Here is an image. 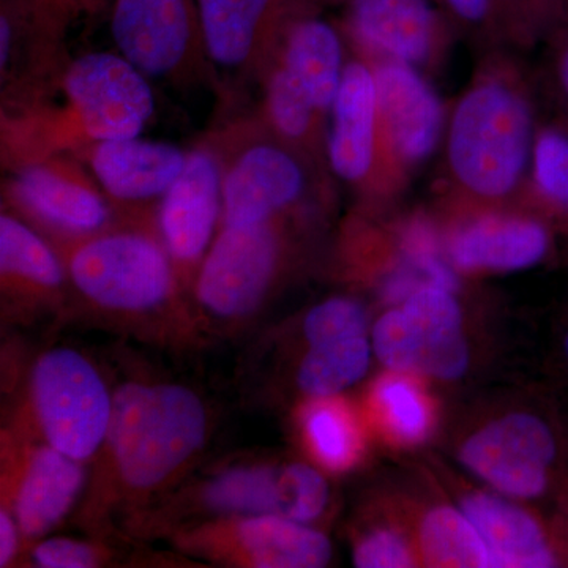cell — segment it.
Here are the masks:
<instances>
[{
  "label": "cell",
  "mask_w": 568,
  "mask_h": 568,
  "mask_svg": "<svg viewBox=\"0 0 568 568\" xmlns=\"http://www.w3.org/2000/svg\"><path fill=\"white\" fill-rule=\"evenodd\" d=\"M463 511L476 526L497 567H555L556 558L540 525L521 508L499 497L467 496Z\"/></svg>",
  "instance_id": "24"
},
{
  "label": "cell",
  "mask_w": 568,
  "mask_h": 568,
  "mask_svg": "<svg viewBox=\"0 0 568 568\" xmlns=\"http://www.w3.org/2000/svg\"><path fill=\"white\" fill-rule=\"evenodd\" d=\"M21 529L9 507L0 510V567H9L20 548Z\"/></svg>",
  "instance_id": "38"
},
{
  "label": "cell",
  "mask_w": 568,
  "mask_h": 568,
  "mask_svg": "<svg viewBox=\"0 0 568 568\" xmlns=\"http://www.w3.org/2000/svg\"><path fill=\"white\" fill-rule=\"evenodd\" d=\"M375 69L377 112L388 173L406 182L444 141L447 112L424 71L390 61H369Z\"/></svg>",
  "instance_id": "12"
},
{
  "label": "cell",
  "mask_w": 568,
  "mask_h": 568,
  "mask_svg": "<svg viewBox=\"0 0 568 568\" xmlns=\"http://www.w3.org/2000/svg\"><path fill=\"white\" fill-rule=\"evenodd\" d=\"M111 36L144 77L182 85L215 80L196 0H114Z\"/></svg>",
  "instance_id": "9"
},
{
  "label": "cell",
  "mask_w": 568,
  "mask_h": 568,
  "mask_svg": "<svg viewBox=\"0 0 568 568\" xmlns=\"http://www.w3.org/2000/svg\"><path fill=\"white\" fill-rule=\"evenodd\" d=\"M325 159L332 173L357 192L395 186L381 138L375 69L364 55L346 63L328 119Z\"/></svg>",
  "instance_id": "16"
},
{
  "label": "cell",
  "mask_w": 568,
  "mask_h": 568,
  "mask_svg": "<svg viewBox=\"0 0 568 568\" xmlns=\"http://www.w3.org/2000/svg\"><path fill=\"white\" fill-rule=\"evenodd\" d=\"M102 2L103 0H26L36 20L61 39L71 22L97 10Z\"/></svg>",
  "instance_id": "36"
},
{
  "label": "cell",
  "mask_w": 568,
  "mask_h": 568,
  "mask_svg": "<svg viewBox=\"0 0 568 568\" xmlns=\"http://www.w3.org/2000/svg\"><path fill=\"white\" fill-rule=\"evenodd\" d=\"M538 123L532 91L507 59H488L448 112L447 183L477 203H500L528 182Z\"/></svg>",
  "instance_id": "2"
},
{
  "label": "cell",
  "mask_w": 568,
  "mask_h": 568,
  "mask_svg": "<svg viewBox=\"0 0 568 568\" xmlns=\"http://www.w3.org/2000/svg\"><path fill=\"white\" fill-rule=\"evenodd\" d=\"M354 564L361 568H403L414 566L409 545L390 529L375 530L358 541Z\"/></svg>",
  "instance_id": "34"
},
{
  "label": "cell",
  "mask_w": 568,
  "mask_h": 568,
  "mask_svg": "<svg viewBox=\"0 0 568 568\" xmlns=\"http://www.w3.org/2000/svg\"><path fill=\"white\" fill-rule=\"evenodd\" d=\"M272 59L328 121L347 63L345 33L310 7L284 24Z\"/></svg>",
  "instance_id": "22"
},
{
  "label": "cell",
  "mask_w": 568,
  "mask_h": 568,
  "mask_svg": "<svg viewBox=\"0 0 568 568\" xmlns=\"http://www.w3.org/2000/svg\"><path fill=\"white\" fill-rule=\"evenodd\" d=\"M342 31L368 61L425 73L446 54L455 28L436 0H346Z\"/></svg>",
  "instance_id": "14"
},
{
  "label": "cell",
  "mask_w": 568,
  "mask_h": 568,
  "mask_svg": "<svg viewBox=\"0 0 568 568\" xmlns=\"http://www.w3.org/2000/svg\"><path fill=\"white\" fill-rule=\"evenodd\" d=\"M104 559L106 549L71 538H48L32 549L33 566L43 568H92Z\"/></svg>",
  "instance_id": "33"
},
{
  "label": "cell",
  "mask_w": 568,
  "mask_h": 568,
  "mask_svg": "<svg viewBox=\"0 0 568 568\" xmlns=\"http://www.w3.org/2000/svg\"><path fill=\"white\" fill-rule=\"evenodd\" d=\"M153 114L149 78L121 54H67L36 80L2 91L3 170L140 136Z\"/></svg>",
  "instance_id": "1"
},
{
  "label": "cell",
  "mask_w": 568,
  "mask_h": 568,
  "mask_svg": "<svg viewBox=\"0 0 568 568\" xmlns=\"http://www.w3.org/2000/svg\"><path fill=\"white\" fill-rule=\"evenodd\" d=\"M74 156L102 186L121 219H129L155 213L149 205L159 204L178 181L189 151L170 142L133 136L97 142Z\"/></svg>",
  "instance_id": "18"
},
{
  "label": "cell",
  "mask_w": 568,
  "mask_h": 568,
  "mask_svg": "<svg viewBox=\"0 0 568 568\" xmlns=\"http://www.w3.org/2000/svg\"><path fill=\"white\" fill-rule=\"evenodd\" d=\"M422 551L435 567H497L484 537L465 511L439 507L426 515L420 529Z\"/></svg>",
  "instance_id": "26"
},
{
  "label": "cell",
  "mask_w": 568,
  "mask_h": 568,
  "mask_svg": "<svg viewBox=\"0 0 568 568\" xmlns=\"http://www.w3.org/2000/svg\"><path fill=\"white\" fill-rule=\"evenodd\" d=\"M556 458L551 429L529 414L499 418L466 440L462 462L497 491L532 499L544 495Z\"/></svg>",
  "instance_id": "17"
},
{
  "label": "cell",
  "mask_w": 568,
  "mask_h": 568,
  "mask_svg": "<svg viewBox=\"0 0 568 568\" xmlns=\"http://www.w3.org/2000/svg\"><path fill=\"white\" fill-rule=\"evenodd\" d=\"M566 353H567V357H568V335H567V338H566Z\"/></svg>",
  "instance_id": "40"
},
{
  "label": "cell",
  "mask_w": 568,
  "mask_h": 568,
  "mask_svg": "<svg viewBox=\"0 0 568 568\" xmlns=\"http://www.w3.org/2000/svg\"><path fill=\"white\" fill-rule=\"evenodd\" d=\"M29 399L43 443L81 463L104 447L114 394L85 355L71 347L44 351L31 369Z\"/></svg>",
  "instance_id": "6"
},
{
  "label": "cell",
  "mask_w": 568,
  "mask_h": 568,
  "mask_svg": "<svg viewBox=\"0 0 568 568\" xmlns=\"http://www.w3.org/2000/svg\"><path fill=\"white\" fill-rule=\"evenodd\" d=\"M179 547L213 562L254 568H317L332 558L324 534L280 517H219L175 534Z\"/></svg>",
  "instance_id": "11"
},
{
  "label": "cell",
  "mask_w": 568,
  "mask_h": 568,
  "mask_svg": "<svg viewBox=\"0 0 568 568\" xmlns=\"http://www.w3.org/2000/svg\"><path fill=\"white\" fill-rule=\"evenodd\" d=\"M310 450L331 470H346L361 455L362 439L351 410L334 396L313 398L301 416Z\"/></svg>",
  "instance_id": "28"
},
{
  "label": "cell",
  "mask_w": 568,
  "mask_h": 568,
  "mask_svg": "<svg viewBox=\"0 0 568 568\" xmlns=\"http://www.w3.org/2000/svg\"><path fill=\"white\" fill-rule=\"evenodd\" d=\"M369 355L365 335L310 346L298 366V388L310 398L338 395L365 376Z\"/></svg>",
  "instance_id": "27"
},
{
  "label": "cell",
  "mask_w": 568,
  "mask_h": 568,
  "mask_svg": "<svg viewBox=\"0 0 568 568\" xmlns=\"http://www.w3.org/2000/svg\"><path fill=\"white\" fill-rule=\"evenodd\" d=\"M365 310L347 297H332L310 310L304 334L310 346L365 335Z\"/></svg>",
  "instance_id": "31"
},
{
  "label": "cell",
  "mask_w": 568,
  "mask_h": 568,
  "mask_svg": "<svg viewBox=\"0 0 568 568\" xmlns=\"http://www.w3.org/2000/svg\"><path fill=\"white\" fill-rule=\"evenodd\" d=\"M2 197L7 211L51 242L88 237L121 219L102 186L74 155L51 156L10 170L3 179Z\"/></svg>",
  "instance_id": "8"
},
{
  "label": "cell",
  "mask_w": 568,
  "mask_h": 568,
  "mask_svg": "<svg viewBox=\"0 0 568 568\" xmlns=\"http://www.w3.org/2000/svg\"><path fill=\"white\" fill-rule=\"evenodd\" d=\"M70 291L61 253L47 235L9 211L0 215V293L9 315L59 308Z\"/></svg>",
  "instance_id": "20"
},
{
  "label": "cell",
  "mask_w": 568,
  "mask_h": 568,
  "mask_svg": "<svg viewBox=\"0 0 568 568\" xmlns=\"http://www.w3.org/2000/svg\"><path fill=\"white\" fill-rule=\"evenodd\" d=\"M455 29L474 36L503 37L495 0H436Z\"/></svg>",
  "instance_id": "35"
},
{
  "label": "cell",
  "mask_w": 568,
  "mask_h": 568,
  "mask_svg": "<svg viewBox=\"0 0 568 568\" xmlns=\"http://www.w3.org/2000/svg\"><path fill=\"white\" fill-rule=\"evenodd\" d=\"M540 37H547L549 29L558 21L566 0H532Z\"/></svg>",
  "instance_id": "39"
},
{
  "label": "cell",
  "mask_w": 568,
  "mask_h": 568,
  "mask_svg": "<svg viewBox=\"0 0 568 568\" xmlns=\"http://www.w3.org/2000/svg\"><path fill=\"white\" fill-rule=\"evenodd\" d=\"M209 141L222 162V226L290 216L316 183L320 168L276 140L260 119L235 122Z\"/></svg>",
  "instance_id": "5"
},
{
  "label": "cell",
  "mask_w": 568,
  "mask_h": 568,
  "mask_svg": "<svg viewBox=\"0 0 568 568\" xmlns=\"http://www.w3.org/2000/svg\"><path fill=\"white\" fill-rule=\"evenodd\" d=\"M526 193L538 209L568 223V132L538 125Z\"/></svg>",
  "instance_id": "29"
},
{
  "label": "cell",
  "mask_w": 568,
  "mask_h": 568,
  "mask_svg": "<svg viewBox=\"0 0 568 568\" xmlns=\"http://www.w3.org/2000/svg\"><path fill=\"white\" fill-rule=\"evenodd\" d=\"M549 40L548 89L558 111V125L568 132V0L559 20L547 33Z\"/></svg>",
  "instance_id": "32"
},
{
  "label": "cell",
  "mask_w": 568,
  "mask_h": 568,
  "mask_svg": "<svg viewBox=\"0 0 568 568\" xmlns=\"http://www.w3.org/2000/svg\"><path fill=\"white\" fill-rule=\"evenodd\" d=\"M209 61L256 73L271 61L284 24L315 0H196Z\"/></svg>",
  "instance_id": "19"
},
{
  "label": "cell",
  "mask_w": 568,
  "mask_h": 568,
  "mask_svg": "<svg viewBox=\"0 0 568 568\" xmlns=\"http://www.w3.org/2000/svg\"><path fill=\"white\" fill-rule=\"evenodd\" d=\"M286 219L220 227L193 283L205 317L234 324L260 310L284 268Z\"/></svg>",
  "instance_id": "7"
},
{
  "label": "cell",
  "mask_w": 568,
  "mask_h": 568,
  "mask_svg": "<svg viewBox=\"0 0 568 568\" xmlns=\"http://www.w3.org/2000/svg\"><path fill=\"white\" fill-rule=\"evenodd\" d=\"M260 78L263 102L257 119L265 130L317 168L327 166V119L274 59L267 62Z\"/></svg>",
  "instance_id": "25"
},
{
  "label": "cell",
  "mask_w": 568,
  "mask_h": 568,
  "mask_svg": "<svg viewBox=\"0 0 568 568\" xmlns=\"http://www.w3.org/2000/svg\"><path fill=\"white\" fill-rule=\"evenodd\" d=\"M209 414L193 388L130 381L114 392L106 447L123 491L145 497L170 487L203 450Z\"/></svg>",
  "instance_id": "4"
},
{
  "label": "cell",
  "mask_w": 568,
  "mask_h": 568,
  "mask_svg": "<svg viewBox=\"0 0 568 568\" xmlns=\"http://www.w3.org/2000/svg\"><path fill=\"white\" fill-rule=\"evenodd\" d=\"M495 7L504 39L529 43L540 37L532 0H495Z\"/></svg>",
  "instance_id": "37"
},
{
  "label": "cell",
  "mask_w": 568,
  "mask_h": 568,
  "mask_svg": "<svg viewBox=\"0 0 568 568\" xmlns=\"http://www.w3.org/2000/svg\"><path fill=\"white\" fill-rule=\"evenodd\" d=\"M549 246L547 224L536 216L487 213L454 234L450 260L465 272H515L544 261Z\"/></svg>",
  "instance_id": "23"
},
{
  "label": "cell",
  "mask_w": 568,
  "mask_h": 568,
  "mask_svg": "<svg viewBox=\"0 0 568 568\" xmlns=\"http://www.w3.org/2000/svg\"><path fill=\"white\" fill-rule=\"evenodd\" d=\"M9 474L10 510L22 537L39 540L69 515L84 487L81 462L43 443L29 446Z\"/></svg>",
  "instance_id": "21"
},
{
  "label": "cell",
  "mask_w": 568,
  "mask_h": 568,
  "mask_svg": "<svg viewBox=\"0 0 568 568\" xmlns=\"http://www.w3.org/2000/svg\"><path fill=\"white\" fill-rule=\"evenodd\" d=\"M454 291L424 284L379 317L373 346L379 361L398 373L455 379L469 354Z\"/></svg>",
  "instance_id": "10"
},
{
  "label": "cell",
  "mask_w": 568,
  "mask_h": 568,
  "mask_svg": "<svg viewBox=\"0 0 568 568\" xmlns=\"http://www.w3.org/2000/svg\"><path fill=\"white\" fill-rule=\"evenodd\" d=\"M223 171L211 141L189 151L178 181L155 209L156 231L173 261L183 291L194 278L222 226Z\"/></svg>",
  "instance_id": "13"
},
{
  "label": "cell",
  "mask_w": 568,
  "mask_h": 568,
  "mask_svg": "<svg viewBox=\"0 0 568 568\" xmlns=\"http://www.w3.org/2000/svg\"><path fill=\"white\" fill-rule=\"evenodd\" d=\"M328 487L306 465H241L224 469L197 489V504L219 517H280L312 523L327 507Z\"/></svg>",
  "instance_id": "15"
},
{
  "label": "cell",
  "mask_w": 568,
  "mask_h": 568,
  "mask_svg": "<svg viewBox=\"0 0 568 568\" xmlns=\"http://www.w3.org/2000/svg\"><path fill=\"white\" fill-rule=\"evenodd\" d=\"M52 244L61 253L70 290L97 315L159 334L162 328L185 334L193 327L155 215L129 216L88 237Z\"/></svg>",
  "instance_id": "3"
},
{
  "label": "cell",
  "mask_w": 568,
  "mask_h": 568,
  "mask_svg": "<svg viewBox=\"0 0 568 568\" xmlns=\"http://www.w3.org/2000/svg\"><path fill=\"white\" fill-rule=\"evenodd\" d=\"M373 403L388 435L403 444L425 439L432 428V407L424 392L405 376H384L373 390Z\"/></svg>",
  "instance_id": "30"
}]
</instances>
